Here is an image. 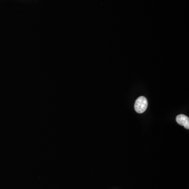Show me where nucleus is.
Listing matches in <instances>:
<instances>
[{
	"label": "nucleus",
	"mask_w": 189,
	"mask_h": 189,
	"mask_svg": "<svg viewBox=\"0 0 189 189\" xmlns=\"http://www.w3.org/2000/svg\"><path fill=\"white\" fill-rule=\"evenodd\" d=\"M148 105L147 98L143 96L139 97L136 101L135 109L137 113L142 114L146 111Z\"/></svg>",
	"instance_id": "1"
},
{
	"label": "nucleus",
	"mask_w": 189,
	"mask_h": 189,
	"mask_svg": "<svg viewBox=\"0 0 189 189\" xmlns=\"http://www.w3.org/2000/svg\"><path fill=\"white\" fill-rule=\"evenodd\" d=\"M176 121L179 125L183 126L187 129H189V117L184 115H179L176 117Z\"/></svg>",
	"instance_id": "2"
}]
</instances>
